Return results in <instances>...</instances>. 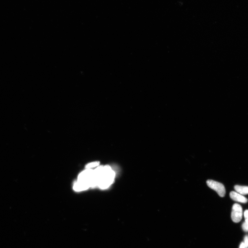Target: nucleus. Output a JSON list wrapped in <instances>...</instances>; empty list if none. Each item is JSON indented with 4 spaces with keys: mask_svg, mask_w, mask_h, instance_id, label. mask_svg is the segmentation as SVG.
<instances>
[{
    "mask_svg": "<svg viewBox=\"0 0 248 248\" xmlns=\"http://www.w3.org/2000/svg\"><path fill=\"white\" fill-rule=\"evenodd\" d=\"M234 189L237 192L242 195H247L248 194V187L247 186L236 185Z\"/></svg>",
    "mask_w": 248,
    "mask_h": 248,
    "instance_id": "obj_7",
    "label": "nucleus"
},
{
    "mask_svg": "<svg viewBox=\"0 0 248 248\" xmlns=\"http://www.w3.org/2000/svg\"><path fill=\"white\" fill-rule=\"evenodd\" d=\"M94 170L86 169L79 175L77 181L83 183L91 188Z\"/></svg>",
    "mask_w": 248,
    "mask_h": 248,
    "instance_id": "obj_2",
    "label": "nucleus"
},
{
    "mask_svg": "<svg viewBox=\"0 0 248 248\" xmlns=\"http://www.w3.org/2000/svg\"><path fill=\"white\" fill-rule=\"evenodd\" d=\"M244 216L245 219V222L248 224V210L245 211L244 213Z\"/></svg>",
    "mask_w": 248,
    "mask_h": 248,
    "instance_id": "obj_10",
    "label": "nucleus"
},
{
    "mask_svg": "<svg viewBox=\"0 0 248 248\" xmlns=\"http://www.w3.org/2000/svg\"><path fill=\"white\" fill-rule=\"evenodd\" d=\"M244 243L246 248H248V235L245 237Z\"/></svg>",
    "mask_w": 248,
    "mask_h": 248,
    "instance_id": "obj_11",
    "label": "nucleus"
},
{
    "mask_svg": "<svg viewBox=\"0 0 248 248\" xmlns=\"http://www.w3.org/2000/svg\"><path fill=\"white\" fill-rule=\"evenodd\" d=\"M239 248H246L244 242H242L239 246Z\"/></svg>",
    "mask_w": 248,
    "mask_h": 248,
    "instance_id": "obj_12",
    "label": "nucleus"
},
{
    "mask_svg": "<svg viewBox=\"0 0 248 248\" xmlns=\"http://www.w3.org/2000/svg\"><path fill=\"white\" fill-rule=\"evenodd\" d=\"M89 188H90L88 186L78 181L75 183L73 186V189L77 192L86 190H88Z\"/></svg>",
    "mask_w": 248,
    "mask_h": 248,
    "instance_id": "obj_6",
    "label": "nucleus"
},
{
    "mask_svg": "<svg viewBox=\"0 0 248 248\" xmlns=\"http://www.w3.org/2000/svg\"><path fill=\"white\" fill-rule=\"evenodd\" d=\"M243 209L241 206L238 204H234L232 207L231 219L236 223L241 221L243 216Z\"/></svg>",
    "mask_w": 248,
    "mask_h": 248,
    "instance_id": "obj_4",
    "label": "nucleus"
},
{
    "mask_svg": "<svg viewBox=\"0 0 248 248\" xmlns=\"http://www.w3.org/2000/svg\"><path fill=\"white\" fill-rule=\"evenodd\" d=\"M115 177V172L110 166H98L94 170L91 188L98 187L101 189H106L113 184Z\"/></svg>",
    "mask_w": 248,
    "mask_h": 248,
    "instance_id": "obj_1",
    "label": "nucleus"
},
{
    "mask_svg": "<svg viewBox=\"0 0 248 248\" xmlns=\"http://www.w3.org/2000/svg\"><path fill=\"white\" fill-rule=\"evenodd\" d=\"M242 229L245 232H248V224L244 222L242 225Z\"/></svg>",
    "mask_w": 248,
    "mask_h": 248,
    "instance_id": "obj_9",
    "label": "nucleus"
},
{
    "mask_svg": "<svg viewBox=\"0 0 248 248\" xmlns=\"http://www.w3.org/2000/svg\"><path fill=\"white\" fill-rule=\"evenodd\" d=\"M207 183L208 187L215 191L220 196H224L226 191L223 184L211 180H208Z\"/></svg>",
    "mask_w": 248,
    "mask_h": 248,
    "instance_id": "obj_3",
    "label": "nucleus"
},
{
    "mask_svg": "<svg viewBox=\"0 0 248 248\" xmlns=\"http://www.w3.org/2000/svg\"><path fill=\"white\" fill-rule=\"evenodd\" d=\"M231 199L235 201L246 203L248 202L247 199L242 194L234 191L231 192L230 193Z\"/></svg>",
    "mask_w": 248,
    "mask_h": 248,
    "instance_id": "obj_5",
    "label": "nucleus"
},
{
    "mask_svg": "<svg viewBox=\"0 0 248 248\" xmlns=\"http://www.w3.org/2000/svg\"><path fill=\"white\" fill-rule=\"evenodd\" d=\"M100 165V162L99 161H94L88 163L86 165L85 168L87 169H91L98 167Z\"/></svg>",
    "mask_w": 248,
    "mask_h": 248,
    "instance_id": "obj_8",
    "label": "nucleus"
}]
</instances>
